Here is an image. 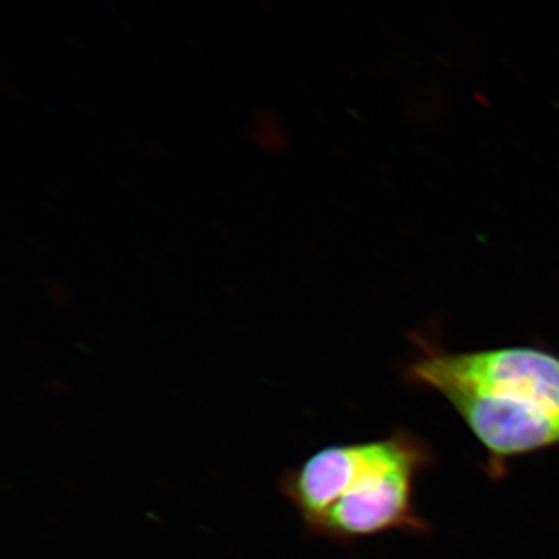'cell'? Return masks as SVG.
Returning a JSON list of instances; mask_svg holds the SVG:
<instances>
[{"mask_svg": "<svg viewBox=\"0 0 559 559\" xmlns=\"http://www.w3.org/2000/svg\"><path fill=\"white\" fill-rule=\"evenodd\" d=\"M411 382L443 395L487 393L524 409L559 417V356L533 347L430 352L409 367Z\"/></svg>", "mask_w": 559, "mask_h": 559, "instance_id": "2", "label": "cell"}, {"mask_svg": "<svg viewBox=\"0 0 559 559\" xmlns=\"http://www.w3.org/2000/svg\"><path fill=\"white\" fill-rule=\"evenodd\" d=\"M440 396L454 407L487 451L491 473L496 476L506 469L509 460L559 447L558 417L468 390H450Z\"/></svg>", "mask_w": 559, "mask_h": 559, "instance_id": "3", "label": "cell"}, {"mask_svg": "<svg viewBox=\"0 0 559 559\" xmlns=\"http://www.w3.org/2000/svg\"><path fill=\"white\" fill-rule=\"evenodd\" d=\"M433 460L428 443L399 430L385 439L320 448L278 480L311 535L349 543L392 530L428 532L415 484Z\"/></svg>", "mask_w": 559, "mask_h": 559, "instance_id": "1", "label": "cell"}]
</instances>
